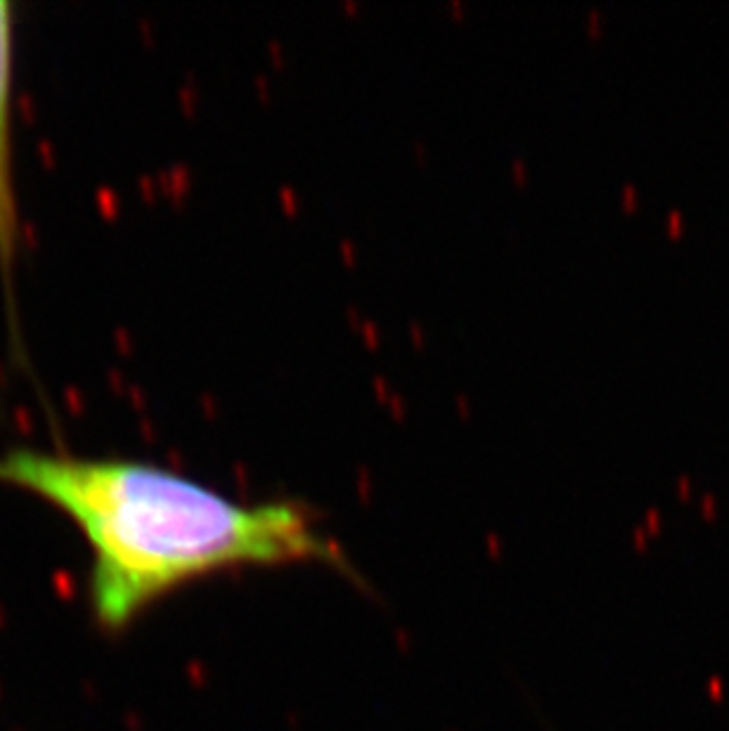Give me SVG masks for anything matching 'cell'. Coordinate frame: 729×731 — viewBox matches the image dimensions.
<instances>
[{
	"label": "cell",
	"instance_id": "cell-1",
	"mask_svg": "<svg viewBox=\"0 0 729 731\" xmlns=\"http://www.w3.org/2000/svg\"><path fill=\"white\" fill-rule=\"evenodd\" d=\"M0 483L41 497L81 530L90 549V613L114 635L156 601L208 575L343 566L341 549L301 504H244L140 459L10 448L0 452Z\"/></svg>",
	"mask_w": 729,
	"mask_h": 731
},
{
	"label": "cell",
	"instance_id": "cell-2",
	"mask_svg": "<svg viewBox=\"0 0 729 731\" xmlns=\"http://www.w3.org/2000/svg\"><path fill=\"white\" fill-rule=\"evenodd\" d=\"M12 88H15V5L0 0V273L12 282L22 216L15 183V135H12Z\"/></svg>",
	"mask_w": 729,
	"mask_h": 731
}]
</instances>
